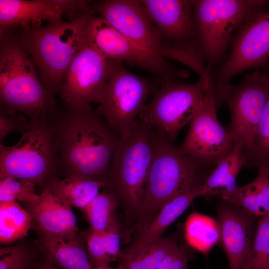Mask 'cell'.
Returning a JSON list of instances; mask_svg holds the SVG:
<instances>
[{
    "instance_id": "1",
    "label": "cell",
    "mask_w": 269,
    "mask_h": 269,
    "mask_svg": "<svg viewBox=\"0 0 269 269\" xmlns=\"http://www.w3.org/2000/svg\"><path fill=\"white\" fill-rule=\"evenodd\" d=\"M51 126L59 172L105 182L120 138L96 110L64 105Z\"/></svg>"
},
{
    "instance_id": "2",
    "label": "cell",
    "mask_w": 269,
    "mask_h": 269,
    "mask_svg": "<svg viewBox=\"0 0 269 269\" xmlns=\"http://www.w3.org/2000/svg\"><path fill=\"white\" fill-rule=\"evenodd\" d=\"M154 152L137 219L130 230L134 237L144 232L163 206L180 194L202 186L214 167L183 153L154 131Z\"/></svg>"
},
{
    "instance_id": "3",
    "label": "cell",
    "mask_w": 269,
    "mask_h": 269,
    "mask_svg": "<svg viewBox=\"0 0 269 269\" xmlns=\"http://www.w3.org/2000/svg\"><path fill=\"white\" fill-rule=\"evenodd\" d=\"M153 152V130L138 119L129 135L120 138L106 178L103 189L114 196L124 215L126 241L140 211Z\"/></svg>"
},
{
    "instance_id": "4",
    "label": "cell",
    "mask_w": 269,
    "mask_h": 269,
    "mask_svg": "<svg viewBox=\"0 0 269 269\" xmlns=\"http://www.w3.org/2000/svg\"><path fill=\"white\" fill-rule=\"evenodd\" d=\"M0 101L32 123L51 122L59 107L55 94L39 78L29 55L10 35L0 39Z\"/></svg>"
},
{
    "instance_id": "5",
    "label": "cell",
    "mask_w": 269,
    "mask_h": 269,
    "mask_svg": "<svg viewBox=\"0 0 269 269\" xmlns=\"http://www.w3.org/2000/svg\"><path fill=\"white\" fill-rule=\"evenodd\" d=\"M93 13L22 29L15 38L32 58L43 84L55 94H59L69 65L87 42L86 30Z\"/></svg>"
},
{
    "instance_id": "6",
    "label": "cell",
    "mask_w": 269,
    "mask_h": 269,
    "mask_svg": "<svg viewBox=\"0 0 269 269\" xmlns=\"http://www.w3.org/2000/svg\"><path fill=\"white\" fill-rule=\"evenodd\" d=\"M266 0H194L197 42L208 71L224 55L235 29L264 8Z\"/></svg>"
},
{
    "instance_id": "7",
    "label": "cell",
    "mask_w": 269,
    "mask_h": 269,
    "mask_svg": "<svg viewBox=\"0 0 269 269\" xmlns=\"http://www.w3.org/2000/svg\"><path fill=\"white\" fill-rule=\"evenodd\" d=\"M59 172L51 122L32 124L15 145L0 143V178L26 180L41 191Z\"/></svg>"
},
{
    "instance_id": "8",
    "label": "cell",
    "mask_w": 269,
    "mask_h": 269,
    "mask_svg": "<svg viewBox=\"0 0 269 269\" xmlns=\"http://www.w3.org/2000/svg\"><path fill=\"white\" fill-rule=\"evenodd\" d=\"M218 104L226 103L231 113L227 127L246 156L251 150L269 95V75L258 71L246 75L237 85L213 83Z\"/></svg>"
},
{
    "instance_id": "9",
    "label": "cell",
    "mask_w": 269,
    "mask_h": 269,
    "mask_svg": "<svg viewBox=\"0 0 269 269\" xmlns=\"http://www.w3.org/2000/svg\"><path fill=\"white\" fill-rule=\"evenodd\" d=\"M154 90L151 81L111 60L110 73L96 111L121 139L127 137Z\"/></svg>"
},
{
    "instance_id": "10",
    "label": "cell",
    "mask_w": 269,
    "mask_h": 269,
    "mask_svg": "<svg viewBox=\"0 0 269 269\" xmlns=\"http://www.w3.org/2000/svg\"><path fill=\"white\" fill-rule=\"evenodd\" d=\"M211 81L210 76L200 77L193 84L163 83L144 105L138 119L172 143L182 128L191 122Z\"/></svg>"
},
{
    "instance_id": "11",
    "label": "cell",
    "mask_w": 269,
    "mask_h": 269,
    "mask_svg": "<svg viewBox=\"0 0 269 269\" xmlns=\"http://www.w3.org/2000/svg\"><path fill=\"white\" fill-rule=\"evenodd\" d=\"M160 31L164 47V56L181 62L190 68L204 61L199 49L194 19V0H141Z\"/></svg>"
},
{
    "instance_id": "12",
    "label": "cell",
    "mask_w": 269,
    "mask_h": 269,
    "mask_svg": "<svg viewBox=\"0 0 269 269\" xmlns=\"http://www.w3.org/2000/svg\"><path fill=\"white\" fill-rule=\"evenodd\" d=\"M219 106L211 82L190 122L188 134L179 147L183 153L209 167H214L235 147L227 126H223L218 120Z\"/></svg>"
},
{
    "instance_id": "13",
    "label": "cell",
    "mask_w": 269,
    "mask_h": 269,
    "mask_svg": "<svg viewBox=\"0 0 269 269\" xmlns=\"http://www.w3.org/2000/svg\"><path fill=\"white\" fill-rule=\"evenodd\" d=\"M86 36L88 43L108 59L125 61L148 70L161 78L163 83L176 77H187L188 73L168 63L164 57L134 43L100 16L92 14Z\"/></svg>"
},
{
    "instance_id": "14",
    "label": "cell",
    "mask_w": 269,
    "mask_h": 269,
    "mask_svg": "<svg viewBox=\"0 0 269 269\" xmlns=\"http://www.w3.org/2000/svg\"><path fill=\"white\" fill-rule=\"evenodd\" d=\"M111 66L108 59L87 42L72 61L59 95L72 108L99 103Z\"/></svg>"
},
{
    "instance_id": "15",
    "label": "cell",
    "mask_w": 269,
    "mask_h": 269,
    "mask_svg": "<svg viewBox=\"0 0 269 269\" xmlns=\"http://www.w3.org/2000/svg\"><path fill=\"white\" fill-rule=\"evenodd\" d=\"M92 10L134 43L164 57L161 33L141 0H102L95 2Z\"/></svg>"
},
{
    "instance_id": "16",
    "label": "cell",
    "mask_w": 269,
    "mask_h": 269,
    "mask_svg": "<svg viewBox=\"0 0 269 269\" xmlns=\"http://www.w3.org/2000/svg\"><path fill=\"white\" fill-rule=\"evenodd\" d=\"M238 30L229 57L211 78L213 83L229 82L238 73L269 58V9H262Z\"/></svg>"
},
{
    "instance_id": "17",
    "label": "cell",
    "mask_w": 269,
    "mask_h": 269,
    "mask_svg": "<svg viewBox=\"0 0 269 269\" xmlns=\"http://www.w3.org/2000/svg\"><path fill=\"white\" fill-rule=\"evenodd\" d=\"M90 1L75 0H0V38L14 28L29 29L62 20L63 14L71 18L77 12L91 10Z\"/></svg>"
},
{
    "instance_id": "18",
    "label": "cell",
    "mask_w": 269,
    "mask_h": 269,
    "mask_svg": "<svg viewBox=\"0 0 269 269\" xmlns=\"http://www.w3.org/2000/svg\"><path fill=\"white\" fill-rule=\"evenodd\" d=\"M219 198L216 206L219 240L227 255L229 269H242L260 218Z\"/></svg>"
},
{
    "instance_id": "19",
    "label": "cell",
    "mask_w": 269,
    "mask_h": 269,
    "mask_svg": "<svg viewBox=\"0 0 269 269\" xmlns=\"http://www.w3.org/2000/svg\"><path fill=\"white\" fill-rule=\"evenodd\" d=\"M24 204L39 238L65 237L80 232L72 207L46 189L41 191L34 201Z\"/></svg>"
},
{
    "instance_id": "20",
    "label": "cell",
    "mask_w": 269,
    "mask_h": 269,
    "mask_svg": "<svg viewBox=\"0 0 269 269\" xmlns=\"http://www.w3.org/2000/svg\"><path fill=\"white\" fill-rule=\"evenodd\" d=\"M201 187L185 191L166 203L156 216L149 227L133 239L123 251L126 256H133L146 250L161 238L165 230L173 223L198 197Z\"/></svg>"
},
{
    "instance_id": "21",
    "label": "cell",
    "mask_w": 269,
    "mask_h": 269,
    "mask_svg": "<svg viewBox=\"0 0 269 269\" xmlns=\"http://www.w3.org/2000/svg\"><path fill=\"white\" fill-rule=\"evenodd\" d=\"M37 246L45 259L61 269H93L83 232L61 237L38 238Z\"/></svg>"
},
{
    "instance_id": "22",
    "label": "cell",
    "mask_w": 269,
    "mask_h": 269,
    "mask_svg": "<svg viewBox=\"0 0 269 269\" xmlns=\"http://www.w3.org/2000/svg\"><path fill=\"white\" fill-rule=\"evenodd\" d=\"M246 156L243 149L236 146L234 150L222 159L206 177L201 188V196L223 198L237 187L239 172L247 166Z\"/></svg>"
},
{
    "instance_id": "23",
    "label": "cell",
    "mask_w": 269,
    "mask_h": 269,
    "mask_svg": "<svg viewBox=\"0 0 269 269\" xmlns=\"http://www.w3.org/2000/svg\"><path fill=\"white\" fill-rule=\"evenodd\" d=\"M259 168L256 177L249 183L237 186L222 199L262 218L269 215V167Z\"/></svg>"
},
{
    "instance_id": "24",
    "label": "cell",
    "mask_w": 269,
    "mask_h": 269,
    "mask_svg": "<svg viewBox=\"0 0 269 269\" xmlns=\"http://www.w3.org/2000/svg\"><path fill=\"white\" fill-rule=\"evenodd\" d=\"M105 182L79 177L55 176L43 189L82 212L103 188ZM42 189V190H43Z\"/></svg>"
},
{
    "instance_id": "25",
    "label": "cell",
    "mask_w": 269,
    "mask_h": 269,
    "mask_svg": "<svg viewBox=\"0 0 269 269\" xmlns=\"http://www.w3.org/2000/svg\"><path fill=\"white\" fill-rule=\"evenodd\" d=\"M32 228L29 212L16 201L0 202V243L10 245L27 237Z\"/></svg>"
},
{
    "instance_id": "26",
    "label": "cell",
    "mask_w": 269,
    "mask_h": 269,
    "mask_svg": "<svg viewBox=\"0 0 269 269\" xmlns=\"http://www.w3.org/2000/svg\"><path fill=\"white\" fill-rule=\"evenodd\" d=\"M184 235L191 249L207 256L220 239V230L217 221L193 211L186 221Z\"/></svg>"
},
{
    "instance_id": "27",
    "label": "cell",
    "mask_w": 269,
    "mask_h": 269,
    "mask_svg": "<svg viewBox=\"0 0 269 269\" xmlns=\"http://www.w3.org/2000/svg\"><path fill=\"white\" fill-rule=\"evenodd\" d=\"M179 233L161 238L146 250L133 256L123 253L118 260L117 269H157L164 259L178 245Z\"/></svg>"
},
{
    "instance_id": "28",
    "label": "cell",
    "mask_w": 269,
    "mask_h": 269,
    "mask_svg": "<svg viewBox=\"0 0 269 269\" xmlns=\"http://www.w3.org/2000/svg\"><path fill=\"white\" fill-rule=\"evenodd\" d=\"M119 205L114 196L103 189L84 210L89 229L104 233L121 227L117 215Z\"/></svg>"
},
{
    "instance_id": "29",
    "label": "cell",
    "mask_w": 269,
    "mask_h": 269,
    "mask_svg": "<svg viewBox=\"0 0 269 269\" xmlns=\"http://www.w3.org/2000/svg\"><path fill=\"white\" fill-rule=\"evenodd\" d=\"M242 269H269V215L260 218Z\"/></svg>"
},
{
    "instance_id": "30",
    "label": "cell",
    "mask_w": 269,
    "mask_h": 269,
    "mask_svg": "<svg viewBox=\"0 0 269 269\" xmlns=\"http://www.w3.org/2000/svg\"><path fill=\"white\" fill-rule=\"evenodd\" d=\"M250 167H269V95L258 127L253 147L246 155Z\"/></svg>"
},
{
    "instance_id": "31",
    "label": "cell",
    "mask_w": 269,
    "mask_h": 269,
    "mask_svg": "<svg viewBox=\"0 0 269 269\" xmlns=\"http://www.w3.org/2000/svg\"><path fill=\"white\" fill-rule=\"evenodd\" d=\"M32 182L9 177L0 178V202L18 201L23 204L34 201L38 194Z\"/></svg>"
},
{
    "instance_id": "32",
    "label": "cell",
    "mask_w": 269,
    "mask_h": 269,
    "mask_svg": "<svg viewBox=\"0 0 269 269\" xmlns=\"http://www.w3.org/2000/svg\"><path fill=\"white\" fill-rule=\"evenodd\" d=\"M30 248L21 241L0 248V269H33Z\"/></svg>"
},
{
    "instance_id": "33",
    "label": "cell",
    "mask_w": 269,
    "mask_h": 269,
    "mask_svg": "<svg viewBox=\"0 0 269 269\" xmlns=\"http://www.w3.org/2000/svg\"><path fill=\"white\" fill-rule=\"evenodd\" d=\"M32 123L23 114L13 109L0 106V141L13 132L21 134L28 130Z\"/></svg>"
},
{
    "instance_id": "34",
    "label": "cell",
    "mask_w": 269,
    "mask_h": 269,
    "mask_svg": "<svg viewBox=\"0 0 269 269\" xmlns=\"http://www.w3.org/2000/svg\"><path fill=\"white\" fill-rule=\"evenodd\" d=\"M83 234L89 259L93 267L110 266L113 261L107 254L103 233L95 232L88 229Z\"/></svg>"
},
{
    "instance_id": "35",
    "label": "cell",
    "mask_w": 269,
    "mask_h": 269,
    "mask_svg": "<svg viewBox=\"0 0 269 269\" xmlns=\"http://www.w3.org/2000/svg\"><path fill=\"white\" fill-rule=\"evenodd\" d=\"M186 244L179 245L162 261L157 269H187L188 262L194 258Z\"/></svg>"
},
{
    "instance_id": "36",
    "label": "cell",
    "mask_w": 269,
    "mask_h": 269,
    "mask_svg": "<svg viewBox=\"0 0 269 269\" xmlns=\"http://www.w3.org/2000/svg\"><path fill=\"white\" fill-rule=\"evenodd\" d=\"M104 245L108 255L113 261H118L123 254L121 249V227L103 233Z\"/></svg>"
},
{
    "instance_id": "37",
    "label": "cell",
    "mask_w": 269,
    "mask_h": 269,
    "mask_svg": "<svg viewBox=\"0 0 269 269\" xmlns=\"http://www.w3.org/2000/svg\"><path fill=\"white\" fill-rule=\"evenodd\" d=\"M37 269H57L51 262L45 259V260L41 264Z\"/></svg>"
},
{
    "instance_id": "38",
    "label": "cell",
    "mask_w": 269,
    "mask_h": 269,
    "mask_svg": "<svg viewBox=\"0 0 269 269\" xmlns=\"http://www.w3.org/2000/svg\"><path fill=\"white\" fill-rule=\"evenodd\" d=\"M93 269H117L116 268H113L110 266H99L93 267Z\"/></svg>"
},
{
    "instance_id": "39",
    "label": "cell",
    "mask_w": 269,
    "mask_h": 269,
    "mask_svg": "<svg viewBox=\"0 0 269 269\" xmlns=\"http://www.w3.org/2000/svg\"></svg>"
}]
</instances>
